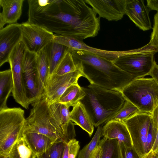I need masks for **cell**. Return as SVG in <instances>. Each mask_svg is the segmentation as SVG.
Returning a JSON list of instances; mask_svg holds the SVG:
<instances>
[{
    "label": "cell",
    "mask_w": 158,
    "mask_h": 158,
    "mask_svg": "<svg viewBox=\"0 0 158 158\" xmlns=\"http://www.w3.org/2000/svg\"><path fill=\"white\" fill-rule=\"evenodd\" d=\"M14 88L11 69L0 72V110L8 108L7 101Z\"/></svg>",
    "instance_id": "obj_22"
},
{
    "label": "cell",
    "mask_w": 158,
    "mask_h": 158,
    "mask_svg": "<svg viewBox=\"0 0 158 158\" xmlns=\"http://www.w3.org/2000/svg\"><path fill=\"white\" fill-rule=\"evenodd\" d=\"M158 49L148 43L138 48L127 50L124 54L113 61L119 69L135 78L148 75L155 60Z\"/></svg>",
    "instance_id": "obj_5"
},
{
    "label": "cell",
    "mask_w": 158,
    "mask_h": 158,
    "mask_svg": "<svg viewBox=\"0 0 158 158\" xmlns=\"http://www.w3.org/2000/svg\"><path fill=\"white\" fill-rule=\"evenodd\" d=\"M32 105L33 107L26 118V124L33 130L50 138L56 142H63L51 122L50 103L47 97L44 95L40 100Z\"/></svg>",
    "instance_id": "obj_6"
},
{
    "label": "cell",
    "mask_w": 158,
    "mask_h": 158,
    "mask_svg": "<svg viewBox=\"0 0 158 158\" xmlns=\"http://www.w3.org/2000/svg\"><path fill=\"white\" fill-rule=\"evenodd\" d=\"M102 127L99 126L92 139L79 152L77 158H89L94 150L98 146L102 136Z\"/></svg>",
    "instance_id": "obj_27"
},
{
    "label": "cell",
    "mask_w": 158,
    "mask_h": 158,
    "mask_svg": "<svg viewBox=\"0 0 158 158\" xmlns=\"http://www.w3.org/2000/svg\"><path fill=\"white\" fill-rule=\"evenodd\" d=\"M98 146L101 149L100 158H120L119 142L116 139L103 137Z\"/></svg>",
    "instance_id": "obj_25"
},
{
    "label": "cell",
    "mask_w": 158,
    "mask_h": 158,
    "mask_svg": "<svg viewBox=\"0 0 158 158\" xmlns=\"http://www.w3.org/2000/svg\"><path fill=\"white\" fill-rule=\"evenodd\" d=\"M24 0H0L2 12L0 13V29L6 24L17 23L20 18Z\"/></svg>",
    "instance_id": "obj_18"
},
{
    "label": "cell",
    "mask_w": 158,
    "mask_h": 158,
    "mask_svg": "<svg viewBox=\"0 0 158 158\" xmlns=\"http://www.w3.org/2000/svg\"><path fill=\"white\" fill-rule=\"evenodd\" d=\"M21 41L26 49L36 54L53 41L55 34L43 27L27 22L21 23Z\"/></svg>",
    "instance_id": "obj_9"
},
{
    "label": "cell",
    "mask_w": 158,
    "mask_h": 158,
    "mask_svg": "<svg viewBox=\"0 0 158 158\" xmlns=\"http://www.w3.org/2000/svg\"><path fill=\"white\" fill-rule=\"evenodd\" d=\"M147 6L150 10L158 12V0H147Z\"/></svg>",
    "instance_id": "obj_36"
},
{
    "label": "cell",
    "mask_w": 158,
    "mask_h": 158,
    "mask_svg": "<svg viewBox=\"0 0 158 158\" xmlns=\"http://www.w3.org/2000/svg\"><path fill=\"white\" fill-rule=\"evenodd\" d=\"M139 112L135 105L125 100L122 107L111 120L123 122Z\"/></svg>",
    "instance_id": "obj_28"
},
{
    "label": "cell",
    "mask_w": 158,
    "mask_h": 158,
    "mask_svg": "<svg viewBox=\"0 0 158 158\" xmlns=\"http://www.w3.org/2000/svg\"><path fill=\"white\" fill-rule=\"evenodd\" d=\"M150 10L142 0H126L125 14L140 29L147 31L152 28L149 16Z\"/></svg>",
    "instance_id": "obj_15"
},
{
    "label": "cell",
    "mask_w": 158,
    "mask_h": 158,
    "mask_svg": "<svg viewBox=\"0 0 158 158\" xmlns=\"http://www.w3.org/2000/svg\"><path fill=\"white\" fill-rule=\"evenodd\" d=\"M82 88L85 95L80 102L96 127L111 120L125 101L120 91L108 89L92 84Z\"/></svg>",
    "instance_id": "obj_2"
},
{
    "label": "cell",
    "mask_w": 158,
    "mask_h": 158,
    "mask_svg": "<svg viewBox=\"0 0 158 158\" xmlns=\"http://www.w3.org/2000/svg\"><path fill=\"white\" fill-rule=\"evenodd\" d=\"M148 44L158 49V12L154 16L152 31Z\"/></svg>",
    "instance_id": "obj_33"
},
{
    "label": "cell",
    "mask_w": 158,
    "mask_h": 158,
    "mask_svg": "<svg viewBox=\"0 0 158 158\" xmlns=\"http://www.w3.org/2000/svg\"><path fill=\"white\" fill-rule=\"evenodd\" d=\"M99 18L109 21L121 19L125 14L126 0H85Z\"/></svg>",
    "instance_id": "obj_12"
},
{
    "label": "cell",
    "mask_w": 158,
    "mask_h": 158,
    "mask_svg": "<svg viewBox=\"0 0 158 158\" xmlns=\"http://www.w3.org/2000/svg\"><path fill=\"white\" fill-rule=\"evenodd\" d=\"M37 54L25 49L23 63V73L27 96L31 104L36 100L38 91Z\"/></svg>",
    "instance_id": "obj_11"
},
{
    "label": "cell",
    "mask_w": 158,
    "mask_h": 158,
    "mask_svg": "<svg viewBox=\"0 0 158 158\" xmlns=\"http://www.w3.org/2000/svg\"><path fill=\"white\" fill-rule=\"evenodd\" d=\"M102 136L110 139H116L128 147H133L129 131L123 122L110 120L102 127Z\"/></svg>",
    "instance_id": "obj_17"
},
{
    "label": "cell",
    "mask_w": 158,
    "mask_h": 158,
    "mask_svg": "<svg viewBox=\"0 0 158 158\" xmlns=\"http://www.w3.org/2000/svg\"><path fill=\"white\" fill-rule=\"evenodd\" d=\"M23 136L37 156L45 152L56 143L50 138L33 130L27 124Z\"/></svg>",
    "instance_id": "obj_16"
},
{
    "label": "cell",
    "mask_w": 158,
    "mask_h": 158,
    "mask_svg": "<svg viewBox=\"0 0 158 158\" xmlns=\"http://www.w3.org/2000/svg\"><path fill=\"white\" fill-rule=\"evenodd\" d=\"M120 158H141L133 147H128L119 142Z\"/></svg>",
    "instance_id": "obj_31"
},
{
    "label": "cell",
    "mask_w": 158,
    "mask_h": 158,
    "mask_svg": "<svg viewBox=\"0 0 158 158\" xmlns=\"http://www.w3.org/2000/svg\"><path fill=\"white\" fill-rule=\"evenodd\" d=\"M37 54L38 91L35 102L40 100L44 95L45 85L49 77V63L44 49Z\"/></svg>",
    "instance_id": "obj_19"
},
{
    "label": "cell",
    "mask_w": 158,
    "mask_h": 158,
    "mask_svg": "<svg viewBox=\"0 0 158 158\" xmlns=\"http://www.w3.org/2000/svg\"><path fill=\"white\" fill-rule=\"evenodd\" d=\"M77 70L72 53L68 49L61 60L53 74L62 75L74 72Z\"/></svg>",
    "instance_id": "obj_26"
},
{
    "label": "cell",
    "mask_w": 158,
    "mask_h": 158,
    "mask_svg": "<svg viewBox=\"0 0 158 158\" xmlns=\"http://www.w3.org/2000/svg\"><path fill=\"white\" fill-rule=\"evenodd\" d=\"M21 24H8L0 29V66L8 62L9 56L21 40Z\"/></svg>",
    "instance_id": "obj_13"
},
{
    "label": "cell",
    "mask_w": 158,
    "mask_h": 158,
    "mask_svg": "<svg viewBox=\"0 0 158 158\" xmlns=\"http://www.w3.org/2000/svg\"><path fill=\"white\" fill-rule=\"evenodd\" d=\"M70 119L80 127L91 136L94 131L92 120L82 104L80 102L73 106L70 112Z\"/></svg>",
    "instance_id": "obj_20"
},
{
    "label": "cell",
    "mask_w": 158,
    "mask_h": 158,
    "mask_svg": "<svg viewBox=\"0 0 158 158\" xmlns=\"http://www.w3.org/2000/svg\"><path fill=\"white\" fill-rule=\"evenodd\" d=\"M151 115V121L154 126L158 129V106L154 109Z\"/></svg>",
    "instance_id": "obj_35"
},
{
    "label": "cell",
    "mask_w": 158,
    "mask_h": 158,
    "mask_svg": "<svg viewBox=\"0 0 158 158\" xmlns=\"http://www.w3.org/2000/svg\"><path fill=\"white\" fill-rule=\"evenodd\" d=\"M0 158H8V157L7 156H6V157H0Z\"/></svg>",
    "instance_id": "obj_40"
},
{
    "label": "cell",
    "mask_w": 158,
    "mask_h": 158,
    "mask_svg": "<svg viewBox=\"0 0 158 158\" xmlns=\"http://www.w3.org/2000/svg\"><path fill=\"white\" fill-rule=\"evenodd\" d=\"M143 158H158V152H150L147 154Z\"/></svg>",
    "instance_id": "obj_38"
},
{
    "label": "cell",
    "mask_w": 158,
    "mask_h": 158,
    "mask_svg": "<svg viewBox=\"0 0 158 158\" xmlns=\"http://www.w3.org/2000/svg\"><path fill=\"white\" fill-rule=\"evenodd\" d=\"M85 93L78 83L69 86L60 97L57 102L73 106L85 96Z\"/></svg>",
    "instance_id": "obj_23"
},
{
    "label": "cell",
    "mask_w": 158,
    "mask_h": 158,
    "mask_svg": "<svg viewBox=\"0 0 158 158\" xmlns=\"http://www.w3.org/2000/svg\"><path fill=\"white\" fill-rule=\"evenodd\" d=\"M24 111L19 107L0 110V157L7 156L14 145L23 136L26 125Z\"/></svg>",
    "instance_id": "obj_3"
},
{
    "label": "cell",
    "mask_w": 158,
    "mask_h": 158,
    "mask_svg": "<svg viewBox=\"0 0 158 158\" xmlns=\"http://www.w3.org/2000/svg\"><path fill=\"white\" fill-rule=\"evenodd\" d=\"M26 49L23 42L20 41L14 48L8 58L13 81L12 92L15 101L24 108L28 109L31 103L26 90L23 73V55Z\"/></svg>",
    "instance_id": "obj_7"
},
{
    "label": "cell",
    "mask_w": 158,
    "mask_h": 158,
    "mask_svg": "<svg viewBox=\"0 0 158 158\" xmlns=\"http://www.w3.org/2000/svg\"><path fill=\"white\" fill-rule=\"evenodd\" d=\"M70 51L77 70L90 84L120 91L135 79L104 58L81 50Z\"/></svg>",
    "instance_id": "obj_1"
},
{
    "label": "cell",
    "mask_w": 158,
    "mask_h": 158,
    "mask_svg": "<svg viewBox=\"0 0 158 158\" xmlns=\"http://www.w3.org/2000/svg\"><path fill=\"white\" fill-rule=\"evenodd\" d=\"M80 148L79 141L75 138L65 143L62 158H76Z\"/></svg>",
    "instance_id": "obj_30"
},
{
    "label": "cell",
    "mask_w": 158,
    "mask_h": 158,
    "mask_svg": "<svg viewBox=\"0 0 158 158\" xmlns=\"http://www.w3.org/2000/svg\"><path fill=\"white\" fill-rule=\"evenodd\" d=\"M44 49L49 63V78L53 74L58 64L69 49L63 45L54 42L49 43Z\"/></svg>",
    "instance_id": "obj_21"
},
{
    "label": "cell",
    "mask_w": 158,
    "mask_h": 158,
    "mask_svg": "<svg viewBox=\"0 0 158 158\" xmlns=\"http://www.w3.org/2000/svg\"><path fill=\"white\" fill-rule=\"evenodd\" d=\"M155 151L158 152V129H157V134L155 142L150 152Z\"/></svg>",
    "instance_id": "obj_39"
},
{
    "label": "cell",
    "mask_w": 158,
    "mask_h": 158,
    "mask_svg": "<svg viewBox=\"0 0 158 158\" xmlns=\"http://www.w3.org/2000/svg\"><path fill=\"white\" fill-rule=\"evenodd\" d=\"M148 75L151 77L158 85V64L155 60Z\"/></svg>",
    "instance_id": "obj_34"
},
{
    "label": "cell",
    "mask_w": 158,
    "mask_h": 158,
    "mask_svg": "<svg viewBox=\"0 0 158 158\" xmlns=\"http://www.w3.org/2000/svg\"><path fill=\"white\" fill-rule=\"evenodd\" d=\"M101 152V148L98 146L92 153L89 158H100Z\"/></svg>",
    "instance_id": "obj_37"
},
{
    "label": "cell",
    "mask_w": 158,
    "mask_h": 158,
    "mask_svg": "<svg viewBox=\"0 0 158 158\" xmlns=\"http://www.w3.org/2000/svg\"><path fill=\"white\" fill-rule=\"evenodd\" d=\"M67 47L70 51L79 50L89 52L113 61L125 54L126 51H112L95 48L88 45L83 41L67 36L55 34L53 41Z\"/></svg>",
    "instance_id": "obj_14"
},
{
    "label": "cell",
    "mask_w": 158,
    "mask_h": 158,
    "mask_svg": "<svg viewBox=\"0 0 158 158\" xmlns=\"http://www.w3.org/2000/svg\"><path fill=\"white\" fill-rule=\"evenodd\" d=\"M120 92L141 112L151 114L158 106V85L152 77L135 78Z\"/></svg>",
    "instance_id": "obj_4"
},
{
    "label": "cell",
    "mask_w": 158,
    "mask_h": 158,
    "mask_svg": "<svg viewBox=\"0 0 158 158\" xmlns=\"http://www.w3.org/2000/svg\"><path fill=\"white\" fill-rule=\"evenodd\" d=\"M65 143L62 142L55 143L45 152L37 156V158H62Z\"/></svg>",
    "instance_id": "obj_29"
},
{
    "label": "cell",
    "mask_w": 158,
    "mask_h": 158,
    "mask_svg": "<svg viewBox=\"0 0 158 158\" xmlns=\"http://www.w3.org/2000/svg\"><path fill=\"white\" fill-rule=\"evenodd\" d=\"M157 132V129L155 127L151 120L147 136L146 154L152 148L156 139Z\"/></svg>",
    "instance_id": "obj_32"
},
{
    "label": "cell",
    "mask_w": 158,
    "mask_h": 158,
    "mask_svg": "<svg viewBox=\"0 0 158 158\" xmlns=\"http://www.w3.org/2000/svg\"><path fill=\"white\" fill-rule=\"evenodd\" d=\"M7 157L8 158H36L37 155L23 136L14 145Z\"/></svg>",
    "instance_id": "obj_24"
},
{
    "label": "cell",
    "mask_w": 158,
    "mask_h": 158,
    "mask_svg": "<svg viewBox=\"0 0 158 158\" xmlns=\"http://www.w3.org/2000/svg\"><path fill=\"white\" fill-rule=\"evenodd\" d=\"M81 77L82 74L77 70L62 75L53 74L47 81L44 95L50 103L57 102L65 90L72 84L77 83Z\"/></svg>",
    "instance_id": "obj_10"
},
{
    "label": "cell",
    "mask_w": 158,
    "mask_h": 158,
    "mask_svg": "<svg viewBox=\"0 0 158 158\" xmlns=\"http://www.w3.org/2000/svg\"><path fill=\"white\" fill-rule=\"evenodd\" d=\"M151 115L139 112L123 122L129 132L133 146L141 158L146 154L147 136Z\"/></svg>",
    "instance_id": "obj_8"
}]
</instances>
